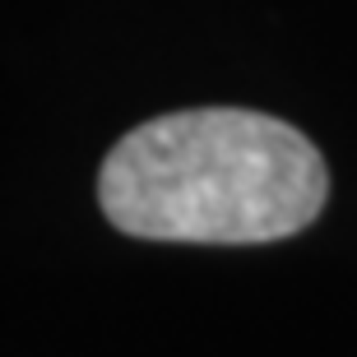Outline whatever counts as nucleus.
<instances>
[{
	"instance_id": "nucleus-1",
	"label": "nucleus",
	"mask_w": 357,
	"mask_h": 357,
	"mask_svg": "<svg viewBox=\"0 0 357 357\" xmlns=\"http://www.w3.org/2000/svg\"><path fill=\"white\" fill-rule=\"evenodd\" d=\"M325 195L320 149L288 121L241 107L149 121L107 153L98 176L112 227L144 241H278L316 223Z\"/></svg>"
}]
</instances>
